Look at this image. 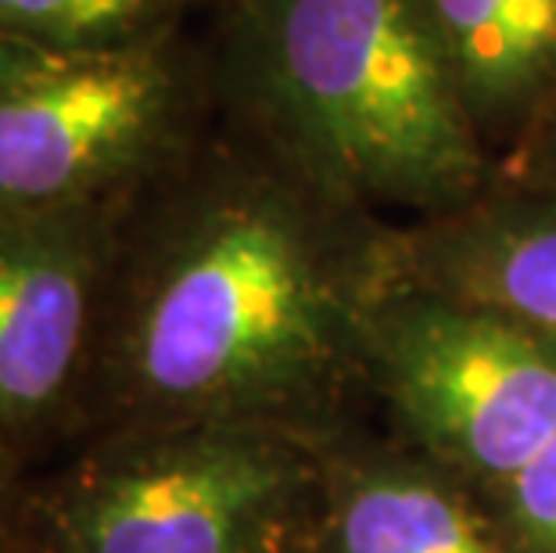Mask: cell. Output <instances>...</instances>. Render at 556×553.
Returning <instances> with one entry per match:
<instances>
[{
	"label": "cell",
	"mask_w": 556,
	"mask_h": 553,
	"mask_svg": "<svg viewBox=\"0 0 556 553\" xmlns=\"http://www.w3.org/2000/svg\"><path fill=\"white\" fill-rule=\"evenodd\" d=\"M366 388L377 425L478 492L556 435V341L406 274L370 316Z\"/></svg>",
	"instance_id": "5b68a950"
},
{
	"label": "cell",
	"mask_w": 556,
	"mask_h": 553,
	"mask_svg": "<svg viewBox=\"0 0 556 553\" xmlns=\"http://www.w3.org/2000/svg\"><path fill=\"white\" fill-rule=\"evenodd\" d=\"M484 144L500 159L556 98V0H424Z\"/></svg>",
	"instance_id": "9c48e42d"
},
{
	"label": "cell",
	"mask_w": 556,
	"mask_h": 553,
	"mask_svg": "<svg viewBox=\"0 0 556 553\" xmlns=\"http://www.w3.org/2000/svg\"><path fill=\"white\" fill-rule=\"evenodd\" d=\"M316 532L330 553H517L475 486L374 417L330 439Z\"/></svg>",
	"instance_id": "52a82bcc"
},
{
	"label": "cell",
	"mask_w": 556,
	"mask_h": 553,
	"mask_svg": "<svg viewBox=\"0 0 556 553\" xmlns=\"http://www.w3.org/2000/svg\"><path fill=\"white\" fill-rule=\"evenodd\" d=\"M495 176L520 184H556V98L528 126V134L500 159Z\"/></svg>",
	"instance_id": "7c38bea8"
},
{
	"label": "cell",
	"mask_w": 556,
	"mask_h": 553,
	"mask_svg": "<svg viewBox=\"0 0 556 553\" xmlns=\"http://www.w3.org/2000/svg\"><path fill=\"white\" fill-rule=\"evenodd\" d=\"M481 497L517 553H556V435L510 481Z\"/></svg>",
	"instance_id": "8fae6325"
},
{
	"label": "cell",
	"mask_w": 556,
	"mask_h": 553,
	"mask_svg": "<svg viewBox=\"0 0 556 553\" xmlns=\"http://www.w3.org/2000/svg\"><path fill=\"white\" fill-rule=\"evenodd\" d=\"M399 266L556 341V184L495 176L456 213L399 227Z\"/></svg>",
	"instance_id": "ba28073f"
},
{
	"label": "cell",
	"mask_w": 556,
	"mask_h": 553,
	"mask_svg": "<svg viewBox=\"0 0 556 553\" xmlns=\"http://www.w3.org/2000/svg\"><path fill=\"white\" fill-rule=\"evenodd\" d=\"M205 129L169 40L119 51L0 40V213L123 209Z\"/></svg>",
	"instance_id": "277c9868"
},
{
	"label": "cell",
	"mask_w": 556,
	"mask_h": 553,
	"mask_svg": "<svg viewBox=\"0 0 556 553\" xmlns=\"http://www.w3.org/2000/svg\"><path fill=\"white\" fill-rule=\"evenodd\" d=\"M399 274L395 223L241 123L205 129L119 209L83 435L363 425L370 316Z\"/></svg>",
	"instance_id": "6da1fadb"
},
{
	"label": "cell",
	"mask_w": 556,
	"mask_h": 553,
	"mask_svg": "<svg viewBox=\"0 0 556 553\" xmlns=\"http://www.w3.org/2000/svg\"><path fill=\"white\" fill-rule=\"evenodd\" d=\"M330 439L274 425L83 435L29 475L26 553H280L316 525Z\"/></svg>",
	"instance_id": "3957f363"
},
{
	"label": "cell",
	"mask_w": 556,
	"mask_h": 553,
	"mask_svg": "<svg viewBox=\"0 0 556 553\" xmlns=\"http://www.w3.org/2000/svg\"><path fill=\"white\" fill-rule=\"evenodd\" d=\"M33 470L0 450V553H26V486Z\"/></svg>",
	"instance_id": "4fadbf2b"
},
{
	"label": "cell",
	"mask_w": 556,
	"mask_h": 553,
	"mask_svg": "<svg viewBox=\"0 0 556 553\" xmlns=\"http://www.w3.org/2000/svg\"><path fill=\"white\" fill-rule=\"evenodd\" d=\"M223 93L233 123L395 227L495 180L424 0H241Z\"/></svg>",
	"instance_id": "7a4b0ae2"
},
{
	"label": "cell",
	"mask_w": 556,
	"mask_h": 553,
	"mask_svg": "<svg viewBox=\"0 0 556 553\" xmlns=\"http://www.w3.org/2000/svg\"><path fill=\"white\" fill-rule=\"evenodd\" d=\"M280 553H330L327 546H324V539H319V532H316V525L309 528L305 536H299L294 543H288Z\"/></svg>",
	"instance_id": "5bb4252c"
},
{
	"label": "cell",
	"mask_w": 556,
	"mask_h": 553,
	"mask_svg": "<svg viewBox=\"0 0 556 553\" xmlns=\"http://www.w3.org/2000/svg\"><path fill=\"white\" fill-rule=\"evenodd\" d=\"M115 219L0 213V450L29 470L87 431Z\"/></svg>",
	"instance_id": "8992f818"
},
{
	"label": "cell",
	"mask_w": 556,
	"mask_h": 553,
	"mask_svg": "<svg viewBox=\"0 0 556 553\" xmlns=\"http://www.w3.org/2000/svg\"><path fill=\"white\" fill-rule=\"evenodd\" d=\"M187 0H0V40L51 51H119L169 40Z\"/></svg>",
	"instance_id": "30bf717a"
}]
</instances>
